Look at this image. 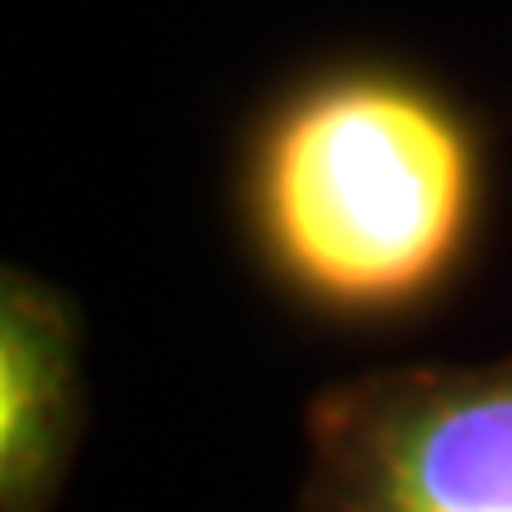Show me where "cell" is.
<instances>
[{
    "label": "cell",
    "mask_w": 512,
    "mask_h": 512,
    "mask_svg": "<svg viewBox=\"0 0 512 512\" xmlns=\"http://www.w3.org/2000/svg\"><path fill=\"white\" fill-rule=\"evenodd\" d=\"M479 204L475 124L446 91L380 62L290 86L261 114L242 162L261 261L337 318L427 304L470 252Z\"/></svg>",
    "instance_id": "cell-1"
},
{
    "label": "cell",
    "mask_w": 512,
    "mask_h": 512,
    "mask_svg": "<svg viewBox=\"0 0 512 512\" xmlns=\"http://www.w3.org/2000/svg\"><path fill=\"white\" fill-rule=\"evenodd\" d=\"M294 512H512V356L318 389Z\"/></svg>",
    "instance_id": "cell-2"
},
{
    "label": "cell",
    "mask_w": 512,
    "mask_h": 512,
    "mask_svg": "<svg viewBox=\"0 0 512 512\" xmlns=\"http://www.w3.org/2000/svg\"><path fill=\"white\" fill-rule=\"evenodd\" d=\"M86 432L81 313L29 271L0 280V512H53Z\"/></svg>",
    "instance_id": "cell-3"
}]
</instances>
